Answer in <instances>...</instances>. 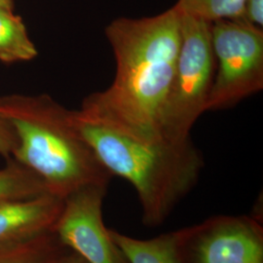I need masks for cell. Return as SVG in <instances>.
Masks as SVG:
<instances>
[{
  "label": "cell",
  "instance_id": "cell-14",
  "mask_svg": "<svg viewBox=\"0 0 263 263\" xmlns=\"http://www.w3.org/2000/svg\"><path fill=\"white\" fill-rule=\"evenodd\" d=\"M17 143V137L12 126L0 115V155L10 158Z\"/></svg>",
  "mask_w": 263,
  "mask_h": 263
},
{
  "label": "cell",
  "instance_id": "cell-17",
  "mask_svg": "<svg viewBox=\"0 0 263 263\" xmlns=\"http://www.w3.org/2000/svg\"><path fill=\"white\" fill-rule=\"evenodd\" d=\"M0 7L12 8V0H0Z\"/></svg>",
  "mask_w": 263,
  "mask_h": 263
},
{
  "label": "cell",
  "instance_id": "cell-8",
  "mask_svg": "<svg viewBox=\"0 0 263 263\" xmlns=\"http://www.w3.org/2000/svg\"><path fill=\"white\" fill-rule=\"evenodd\" d=\"M64 200L43 194L0 204V248L21 244L53 231Z\"/></svg>",
  "mask_w": 263,
  "mask_h": 263
},
{
  "label": "cell",
  "instance_id": "cell-9",
  "mask_svg": "<svg viewBox=\"0 0 263 263\" xmlns=\"http://www.w3.org/2000/svg\"><path fill=\"white\" fill-rule=\"evenodd\" d=\"M110 235L126 263H182L178 249V232L141 240L110 229Z\"/></svg>",
  "mask_w": 263,
  "mask_h": 263
},
{
  "label": "cell",
  "instance_id": "cell-7",
  "mask_svg": "<svg viewBox=\"0 0 263 263\" xmlns=\"http://www.w3.org/2000/svg\"><path fill=\"white\" fill-rule=\"evenodd\" d=\"M107 185L91 184L64 199L53 228L60 242L88 263H126L103 218Z\"/></svg>",
  "mask_w": 263,
  "mask_h": 263
},
{
  "label": "cell",
  "instance_id": "cell-13",
  "mask_svg": "<svg viewBox=\"0 0 263 263\" xmlns=\"http://www.w3.org/2000/svg\"><path fill=\"white\" fill-rule=\"evenodd\" d=\"M246 0H179L180 13L213 23L217 20L242 19Z\"/></svg>",
  "mask_w": 263,
  "mask_h": 263
},
{
  "label": "cell",
  "instance_id": "cell-6",
  "mask_svg": "<svg viewBox=\"0 0 263 263\" xmlns=\"http://www.w3.org/2000/svg\"><path fill=\"white\" fill-rule=\"evenodd\" d=\"M182 263H263L262 223L252 216H216L177 230Z\"/></svg>",
  "mask_w": 263,
  "mask_h": 263
},
{
  "label": "cell",
  "instance_id": "cell-15",
  "mask_svg": "<svg viewBox=\"0 0 263 263\" xmlns=\"http://www.w3.org/2000/svg\"><path fill=\"white\" fill-rule=\"evenodd\" d=\"M242 20L254 27L262 28L263 0H246Z\"/></svg>",
  "mask_w": 263,
  "mask_h": 263
},
{
  "label": "cell",
  "instance_id": "cell-11",
  "mask_svg": "<svg viewBox=\"0 0 263 263\" xmlns=\"http://www.w3.org/2000/svg\"><path fill=\"white\" fill-rule=\"evenodd\" d=\"M67 251L51 231L21 244L0 248V263H52Z\"/></svg>",
  "mask_w": 263,
  "mask_h": 263
},
{
  "label": "cell",
  "instance_id": "cell-1",
  "mask_svg": "<svg viewBox=\"0 0 263 263\" xmlns=\"http://www.w3.org/2000/svg\"><path fill=\"white\" fill-rule=\"evenodd\" d=\"M105 35L116 62L114 81L87 97L80 110L138 138L164 140L159 118L179 55V10L173 6L153 17L118 18Z\"/></svg>",
  "mask_w": 263,
  "mask_h": 263
},
{
  "label": "cell",
  "instance_id": "cell-16",
  "mask_svg": "<svg viewBox=\"0 0 263 263\" xmlns=\"http://www.w3.org/2000/svg\"><path fill=\"white\" fill-rule=\"evenodd\" d=\"M52 263H88L80 255L76 254L71 251H67L66 253L61 255L58 259Z\"/></svg>",
  "mask_w": 263,
  "mask_h": 263
},
{
  "label": "cell",
  "instance_id": "cell-2",
  "mask_svg": "<svg viewBox=\"0 0 263 263\" xmlns=\"http://www.w3.org/2000/svg\"><path fill=\"white\" fill-rule=\"evenodd\" d=\"M71 119L104 168L136 189L143 226H161L196 185L204 159L191 138L144 140L80 109Z\"/></svg>",
  "mask_w": 263,
  "mask_h": 263
},
{
  "label": "cell",
  "instance_id": "cell-10",
  "mask_svg": "<svg viewBox=\"0 0 263 263\" xmlns=\"http://www.w3.org/2000/svg\"><path fill=\"white\" fill-rule=\"evenodd\" d=\"M11 9L0 7V61H31L37 56V50L28 37L24 23Z\"/></svg>",
  "mask_w": 263,
  "mask_h": 263
},
{
  "label": "cell",
  "instance_id": "cell-12",
  "mask_svg": "<svg viewBox=\"0 0 263 263\" xmlns=\"http://www.w3.org/2000/svg\"><path fill=\"white\" fill-rule=\"evenodd\" d=\"M47 193L41 179L17 161H9L5 168L0 170V204L28 200Z\"/></svg>",
  "mask_w": 263,
  "mask_h": 263
},
{
  "label": "cell",
  "instance_id": "cell-5",
  "mask_svg": "<svg viewBox=\"0 0 263 263\" xmlns=\"http://www.w3.org/2000/svg\"><path fill=\"white\" fill-rule=\"evenodd\" d=\"M216 74L207 111L234 106L263 89V30L242 19L211 23Z\"/></svg>",
  "mask_w": 263,
  "mask_h": 263
},
{
  "label": "cell",
  "instance_id": "cell-4",
  "mask_svg": "<svg viewBox=\"0 0 263 263\" xmlns=\"http://www.w3.org/2000/svg\"><path fill=\"white\" fill-rule=\"evenodd\" d=\"M180 32L176 68L159 118L161 137L173 141L190 139L193 125L207 111L216 68L211 23L180 13Z\"/></svg>",
  "mask_w": 263,
  "mask_h": 263
},
{
  "label": "cell",
  "instance_id": "cell-3",
  "mask_svg": "<svg viewBox=\"0 0 263 263\" xmlns=\"http://www.w3.org/2000/svg\"><path fill=\"white\" fill-rule=\"evenodd\" d=\"M0 115L17 137L15 161L34 173L48 193L65 199L112 178L77 131L68 110L48 95L0 98Z\"/></svg>",
  "mask_w": 263,
  "mask_h": 263
}]
</instances>
